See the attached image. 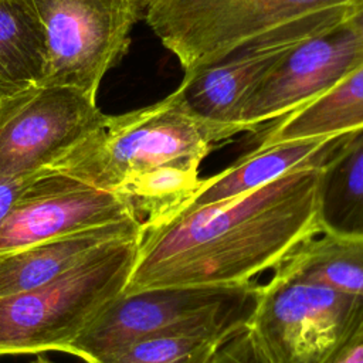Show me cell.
Masks as SVG:
<instances>
[{"label":"cell","instance_id":"obj_17","mask_svg":"<svg viewBox=\"0 0 363 363\" xmlns=\"http://www.w3.org/2000/svg\"><path fill=\"white\" fill-rule=\"evenodd\" d=\"M275 271L363 298V238L315 234L301 242Z\"/></svg>","mask_w":363,"mask_h":363},{"label":"cell","instance_id":"obj_13","mask_svg":"<svg viewBox=\"0 0 363 363\" xmlns=\"http://www.w3.org/2000/svg\"><path fill=\"white\" fill-rule=\"evenodd\" d=\"M345 135L258 145L220 173L200 179L194 193L177 211L194 210L245 194L298 169L320 167Z\"/></svg>","mask_w":363,"mask_h":363},{"label":"cell","instance_id":"obj_7","mask_svg":"<svg viewBox=\"0 0 363 363\" xmlns=\"http://www.w3.org/2000/svg\"><path fill=\"white\" fill-rule=\"evenodd\" d=\"M45 43L40 85L71 86L96 99L105 74L128 52L142 0H33Z\"/></svg>","mask_w":363,"mask_h":363},{"label":"cell","instance_id":"obj_2","mask_svg":"<svg viewBox=\"0 0 363 363\" xmlns=\"http://www.w3.org/2000/svg\"><path fill=\"white\" fill-rule=\"evenodd\" d=\"M224 140L173 91L152 105L106 115L96 130L47 170L122 196L138 180L162 170L199 172L204 157Z\"/></svg>","mask_w":363,"mask_h":363},{"label":"cell","instance_id":"obj_24","mask_svg":"<svg viewBox=\"0 0 363 363\" xmlns=\"http://www.w3.org/2000/svg\"><path fill=\"white\" fill-rule=\"evenodd\" d=\"M142 1H143V4L147 7V6H149V4H150L153 0H142Z\"/></svg>","mask_w":363,"mask_h":363},{"label":"cell","instance_id":"obj_14","mask_svg":"<svg viewBox=\"0 0 363 363\" xmlns=\"http://www.w3.org/2000/svg\"><path fill=\"white\" fill-rule=\"evenodd\" d=\"M315 218L319 233L363 238V128L346 133L319 167Z\"/></svg>","mask_w":363,"mask_h":363},{"label":"cell","instance_id":"obj_11","mask_svg":"<svg viewBox=\"0 0 363 363\" xmlns=\"http://www.w3.org/2000/svg\"><path fill=\"white\" fill-rule=\"evenodd\" d=\"M122 221H140L122 196L67 173L44 170L26 186L0 224V254Z\"/></svg>","mask_w":363,"mask_h":363},{"label":"cell","instance_id":"obj_9","mask_svg":"<svg viewBox=\"0 0 363 363\" xmlns=\"http://www.w3.org/2000/svg\"><path fill=\"white\" fill-rule=\"evenodd\" d=\"M350 7L316 13L264 34L208 65L184 72L174 91L193 116L228 140L242 132L237 122L241 102L267 71L302 40L342 21Z\"/></svg>","mask_w":363,"mask_h":363},{"label":"cell","instance_id":"obj_4","mask_svg":"<svg viewBox=\"0 0 363 363\" xmlns=\"http://www.w3.org/2000/svg\"><path fill=\"white\" fill-rule=\"evenodd\" d=\"M140 235L26 292L0 298V356L68 352L88 323L126 286Z\"/></svg>","mask_w":363,"mask_h":363},{"label":"cell","instance_id":"obj_21","mask_svg":"<svg viewBox=\"0 0 363 363\" xmlns=\"http://www.w3.org/2000/svg\"><path fill=\"white\" fill-rule=\"evenodd\" d=\"M325 363H363V328L346 339Z\"/></svg>","mask_w":363,"mask_h":363},{"label":"cell","instance_id":"obj_5","mask_svg":"<svg viewBox=\"0 0 363 363\" xmlns=\"http://www.w3.org/2000/svg\"><path fill=\"white\" fill-rule=\"evenodd\" d=\"M357 0H153L145 20L179 61L183 72L208 65L231 51L299 18Z\"/></svg>","mask_w":363,"mask_h":363},{"label":"cell","instance_id":"obj_23","mask_svg":"<svg viewBox=\"0 0 363 363\" xmlns=\"http://www.w3.org/2000/svg\"><path fill=\"white\" fill-rule=\"evenodd\" d=\"M33 363H52L50 359H47V357H44V356H38Z\"/></svg>","mask_w":363,"mask_h":363},{"label":"cell","instance_id":"obj_18","mask_svg":"<svg viewBox=\"0 0 363 363\" xmlns=\"http://www.w3.org/2000/svg\"><path fill=\"white\" fill-rule=\"evenodd\" d=\"M224 340L196 335H166L140 340L105 363H208Z\"/></svg>","mask_w":363,"mask_h":363},{"label":"cell","instance_id":"obj_1","mask_svg":"<svg viewBox=\"0 0 363 363\" xmlns=\"http://www.w3.org/2000/svg\"><path fill=\"white\" fill-rule=\"evenodd\" d=\"M318 172L298 169L245 194L142 227L122 294L237 285L278 268L301 242L319 234Z\"/></svg>","mask_w":363,"mask_h":363},{"label":"cell","instance_id":"obj_19","mask_svg":"<svg viewBox=\"0 0 363 363\" xmlns=\"http://www.w3.org/2000/svg\"><path fill=\"white\" fill-rule=\"evenodd\" d=\"M208 363H269L248 326L235 332L213 353Z\"/></svg>","mask_w":363,"mask_h":363},{"label":"cell","instance_id":"obj_10","mask_svg":"<svg viewBox=\"0 0 363 363\" xmlns=\"http://www.w3.org/2000/svg\"><path fill=\"white\" fill-rule=\"evenodd\" d=\"M359 64L357 41L345 23L302 40L278 60L241 102L238 126L254 132L312 102Z\"/></svg>","mask_w":363,"mask_h":363},{"label":"cell","instance_id":"obj_8","mask_svg":"<svg viewBox=\"0 0 363 363\" xmlns=\"http://www.w3.org/2000/svg\"><path fill=\"white\" fill-rule=\"evenodd\" d=\"M96 99L71 86L37 85L0 102V177L50 169L104 122Z\"/></svg>","mask_w":363,"mask_h":363},{"label":"cell","instance_id":"obj_3","mask_svg":"<svg viewBox=\"0 0 363 363\" xmlns=\"http://www.w3.org/2000/svg\"><path fill=\"white\" fill-rule=\"evenodd\" d=\"M259 284L187 285L121 294L68 347L86 363H105L132 345L156 336L196 335L225 340L248 326Z\"/></svg>","mask_w":363,"mask_h":363},{"label":"cell","instance_id":"obj_20","mask_svg":"<svg viewBox=\"0 0 363 363\" xmlns=\"http://www.w3.org/2000/svg\"><path fill=\"white\" fill-rule=\"evenodd\" d=\"M35 174L0 177V224L6 220L20 193L26 189V186L33 180Z\"/></svg>","mask_w":363,"mask_h":363},{"label":"cell","instance_id":"obj_16","mask_svg":"<svg viewBox=\"0 0 363 363\" xmlns=\"http://www.w3.org/2000/svg\"><path fill=\"white\" fill-rule=\"evenodd\" d=\"M45 43L33 0H0V102L41 84Z\"/></svg>","mask_w":363,"mask_h":363},{"label":"cell","instance_id":"obj_12","mask_svg":"<svg viewBox=\"0 0 363 363\" xmlns=\"http://www.w3.org/2000/svg\"><path fill=\"white\" fill-rule=\"evenodd\" d=\"M142 234L140 221H122L37 241L0 254V298L44 285L113 242Z\"/></svg>","mask_w":363,"mask_h":363},{"label":"cell","instance_id":"obj_6","mask_svg":"<svg viewBox=\"0 0 363 363\" xmlns=\"http://www.w3.org/2000/svg\"><path fill=\"white\" fill-rule=\"evenodd\" d=\"M248 328L269 363H325L363 328V298L275 271Z\"/></svg>","mask_w":363,"mask_h":363},{"label":"cell","instance_id":"obj_15","mask_svg":"<svg viewBox=\"0 0 363 363\" xmlns=\"http://www.w3.org/2000/svg\"><path fill=\"white\" fill-rule=\"evenodd\" d=\"M363 128V62L329 91L277 121L259 145L337 136Z\"/></svg>","mask_w":363,"mask_h":363},{"label":"cell","instance_id":"obj_22","mask_svg":"<svg viewBox=\"0 0 363 363\" xmlns=\"http://www.w3.org/2000/svg\"><path fill=\"white\" fill-rule=\"evenodd\" d=\"M345 23L353 33L359 47V64L363 62V0H357L346 13Z\"/></svg>","mask_w":363,"mask_h":363}]
</instances>
